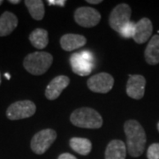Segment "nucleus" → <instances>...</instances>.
<instances>
[{
	"instance_id": "f257e3e1",
	"label": "nucleus",
	"mask_w": 159,
	"mask_h": 159,
	"mask_svg": "<svg viewBox=\"0 0 159 159\" xmlns=\"http://www.w3.org/2000/svg\"><path fill=\"white\" fill-rule=\"evenodd\" d=\"M124 131L126 136L127 152L133 157L142 156L147 142L146 133L142 125L134 119H129L124 124Z\"/></svg>"
},
{
	"instance_id": "f03ea898",
	"label": "nucleus",
	"mask_w": 159,
	"mask_h": 159,
	"mask_svg": "<svg viewBox=\"0 0 159 159\" xmlns=\"http://www.w3.org/2000/svg\"><path fill=\"white\" fill-rule=\"evenodd\" d=\"M72 124L80 128L98 129L102 125V118L96 110L81 107L74 111L70 116Z\"/></svg>"
},
{
	"instance_id": "7ed1b4c3",
	"label": "nucleus",
	"mask_w": 159,
	"mask_h": 159,
	"mask_svg": "<svg viewBox=\"0 0 159 159\" xmlns=\"http://www.w3.org/2000/svg\"><path fill=\"white\" fill-rule=\"evenodd\" d=\"M53 57L49 52L35 51L29 53L23 60V66L29 74L33 75H42L51 67Z\"/></svg>"
},
{
	"instance_id": "20e7f679",
	"label": "nucleus",
	"mask_w": 159,
	"mask_h": 159,
	"mask_svg": "<svg viewBox=\"0 0 159 159\" xmlns=\"http://www.w3.org/2000/svg\"><path fill=\"white\" fill-rule=\"evenodd\" d=\"M70 63L74 74L80 76H87L94 69V57L88 51H80L74 53L70 58Z\"/></svg>"
},
{
	"instance_id": "39448f33",
	"label": "nucleus",
	"mask_w": 159,
	"mask_h": 159,
	"mask_svg": "<svg viewBox=\"0 0 159 159\" xmlns=\"http://www.w3.org/2000/svg\"><path fill=\"white\" fill-rule=\"evenodd\" d=\"M56 138L57 133L53 129L48 128L39 131L33 136L30 142V147L32 151L37 155L44 154L51 148L52 143L56 141Z\"/></svg>"
},
{
	"instance_id": "423d86ee",
	"label": "nucleus",
	"mask_w": 159,
	"mask_h": 159,
	"mask_svg": "<svg viewBox=\"0 0 159 159\" xmlns=\"http://www.w3.org/2000/svg\"><path fill=\"white\" fill-rule=\"evenodd\" d=\"M36 111V106L30 100H23L11 103L6 110V117L10 120L28 119L32 117Z\"/></svg>"
},
{
	"instance_id": "0eeeda50",
	"label": "nucleus",
	"mask_w": 159,
	"mask_h": 159,
	"mask_svg": "<svg viewBox=\"0 0 159 159\" xmlns=\"http://www.w3.org/2000/svg\"><path fill=\"white\" fill-rule=\"evenodd\" d=\"M131 7L127 4H119L111 11L109 17V24L111 29L119 32L125 25L130 22Z\"/></svg>"
},
{
	"instance_id": "6e6552de",
	"label": "nucleus",
	"mask_w": 159,
	"mask_h": 159,
	"mask_svg": "<svg viewBox=\"0 0 159 159\" xmlns=\"http://www.w3.org/2000/svg\"><path fill=\"white\" fill-rule=\"evenodd\" d=\"M74 20L78 25L84 28H93L101 20L99 11L91 7H79L74 11Z\"/></svg>"
},
{
	"instance_id": "1a4fd4ad",
	"label": "nucleus",
	"mask_w": 159,
	"mask_h": 159,
	"mask_svg": "<svg viewBox=\"0 0 159 159\" xmlns=\"http://www.w3.org/2000/svg\"><path fill=\"white\" fill-rule=\"evenodd\" d=\"M88 88L93 92L105 94L111 90L114 85V79L107 73H100L91 76L87 82Z\"/></svg>"
},
{
	"instance_id": "9d476101",
	"label": "nucleus",
	"mask_w": 159,
	"mask_h": 159,
	"mask_svg": "<svg viewBox=\"0 0 159 159\" xmlns=\"http://www.w3.org/2000/svg\"><path fill=\"white\" fill-rule=\"evenodd\" d=\"M145 86L146 80L142 75H129L126 83V94L133 99H142L145 93Z\"/></svg>"
},
{
	"instance_id": "9b49d317",
	"label": "nucleus",
	"mask_w": 159,
	"mask_h": 159,
	"mask_svg": "<svg viewBox=\"0 0 159 159\" xmlns=\"http://www.w3.org/2000/svg\"><path fill=\"white\" fill-rule=\"evenodd\" d=\"M70 79L66 75H58L47 86L45 89V97L49 100H55L59 97L63 90L69 85Z\"/></svg>"
},
{
	"instance_id": "f8f14e48",
	"label": "nucleus",
	"mask_w": 159,
	"mask_h": 159,
	"mask_svg": "<svg viewBox=\"0 0 159 159\" xmlns=\"http://www.w3.org/2000/svg\"><path fill=\"white\" fill-rule=\"evenodd\" d=\"M153 32L152 22L148 18H142L135 24V32L133 39L134 42L142 44L146 43L148 38L151 36Z\"/></svg>"
},
{
	"instance_id": "ddd939ff",
	"label": "nucleus",
	"mask_w": 159,
	"mask_h": 159,
	"mask_svg": "<svg viewBox=\"0 0 159 159\" xmlns=\"http://www.w3.org/2000/svg\"><path fill=\"white\" fill-rule=\"evenodd\" d=\"M87 43L85 36L77 34H66L60 38V45L64 51H73L84 46Z\"/></svg>"
},
{
	"instance_id": "4468645a",
	"label": "nucleus",
	"mask_w": 159,
	"mask_h": 159,
	"mask_svg": "<svg viewBox=\"0 0 159 159\" xmlns=\"http://www.w3.org/2000/svg\"><path fill=\"white\" fill-rule=\"evenodd\" d=\"M105 159H125L126 146L120 140H112L109 142L105 149Z\"/></svg>"
},
{
	"instance_id": "2eb2a0df",
	"label": "nucleus",
	"mask_w": 159,
	"mask_h": 159,
	"mask_svg": "<svg viewBox=\"0 0 159 159\" xmlns=\"http://www.w3.org/2000/svg\"><path fill=\"white\" fill-rule=\"evenodd\" d=\"M18 18L11 11H6L0 16V36L10 34L17 28Z\"/></svg>"
},
{
	"instance_id": "dca6fc26",
	"label": "nucleus",
	"mask_w": 159,
	"mask_h": 159,
	"mask_svg": "<svg viewBox=\"0 0 159 159\" xmlns=\"http://www.w3.org/2000/svg\"><path fill=\"white\" fill-rule=\"evenodd\" d=\"M145 60L148 65H157L159 63V35L156 34L148 42L144 52Z\"/></svg>"
},
{
	"instance_id": "f3484780",
	"label": "nucleus",
	"mask_w": 159,
	"mask_h": 159,
	"mask_svg": "<svg viewBox=\"0 0 159 159\" xmlns=\"http://www.w3.org/2000/svg\"><path fill=\"white\" fill-rule=\"evenodd\" d=\"M29 41L34 48L43 50L49 43L47 30L43 29H35L29 34Z\"/></svg>"
},
{
	"instance_id": "a211bd4d",
	"label": "nucleus",
	"mask_w": 159,
	"mask_h": 159,
	"mask_svg": "<svg viewBox=\"0 0 159 159\" xmlns=\"http://www.w3.org/2000/svg\"><path fill=\"white\" fill-rule=\"evenodd\" d=\"M71 148L81 156H87L91 152L92 143L87 138L74 137L69 142Z\"/></svg>"
},
{
	"instance_id": "6ab92c4d",
	"label": "nucleus",
	"mask_w": 159,
	"mask_h": 159,
	"mask_svg": "<svg viewBox=\"0 0 159 159\" xmlns=\"http://www.w3.org/2000/svg\"><path fill=\"white\" fill-rule=\"evenodd\" d=\"M25 5L27 6L31 17L35 20H42L44 17L45 8L42 0H26Z\"/></svg>"
},
{
	"instance_id": "aec40b11",
	"label": "nucleus",
	"mask_w": 159,
	"mask_h": 159,
	"mask_svg": "<svg viewBox=\"0 0 159 159\" xmlns=\"http://www.w3.org/2000/svg\"><path fill=\"white\" fill-rule=\"evenodd\" d=\"M135 24L136 23L130 21L128 22L126 25H125L122 29H120L119 33L120 35L124 38H133L134 35V32H135Z\"/></svg>"
},
{
	"instance_id": "412c9836",
	"label": "nucleus",
	"mask_w": 159,
	"mask_h": 159,
	"mask_svg": "<svg viewBox=\"0 0 159 159\" xmlns=\"http://www.w3.org/2000/svg\"><path fill=\"white\" fill-rule=\"evenodd\" d=\"M147 157L148 159H159V143H153L148 147Z\"/></svg>"
},
{
	"instance_id": "4be33fe9",
	"label": "nucleus",
	"mask_w": 159,
	"mask_h": 159,
	"mask_svg": "<svg viewBox=\"0 0 159 159\" xmlns=\"http://www.w3.org/2000/svg\"><path fill=\"white\" fill-rule=\"evenodd\" d=\"M66 3V0H48V5L49 6H58L64 7Z\"/></svg>"
},
{
	"instance_id": "5701e85b",
	"label": "nucleus",
	"mask_w": 159,
	"mask_h": 159,
	"mask_svg": "<svg viewBox=\"0 0 159 159\" xmlns=\"http://www.w3.org/2000/svg\"><path fill=\"white\" fill-rule=\"evenodd\" d=\"M57 159H77L74 155L70 153H63L61 155H59V157H57Z\"/></svg>"
},
{
	"instance_id": "b1692460",
	"label": "nucleus",
	"mask_w": 159,
	"mask_h": 159,
	"mask_svg": "<svg viewBox=\"0 0 159 159\" xmlns=\"http://www.w3.org/2000/svg\"><path fill=\"white\" fill-rule=\"evenodd\" d=\"M102 2V0H88V1H87V3H89V4H93V5L101 4Z\"/></svg>"
},
{
	"instance_id": "393cba45",
	"label": "nucleus",
	"mask_w": 159,
	"mask_h": 159,
	"mask_svg": "<svg viewBox=\"0 0 159 159\" xmlns=\"http://www.w3.org/2000/svg\"><path fill=\"white\" fill-rule=\"evenodd\" d=\"M8 2H9L10 4H13V5H17V4H20V0H9Z\"/></svg>"
},
{
	"instance_id": "a878e982",
	"label": "nucleus",
	"mask_w": 159,
	"mask_h": 159,
	"mask_svg": "<svg viewBox=\"0 0 159 159\" xmlns=\"http://www.w3.org/2000/svg\"><path fill=\"white\" fill-rule=\"evenodd\" d=\"M2 4H3V0H0V6H1Z\"/></svg>"
},
{
	"instance_id": "bb28decb",
	"label": "nucleus",
	"mask_w": 159,
	"mask_h": 159,
	"mask_svg": "<svg viewBox=\"0 0 159 159\" xmlns=\"http://www.w3.org/2000/svg\"><path fill=\"white\" fill-rule=\"evenodd\" d=\"M157 129H158V131H159V122L157 123Z\"/></svg>"
},
{
	"instance_id": "cd10ccee",
	"label": "nucleus",
	"mask_w": 159,
	"mask_h": 159,
	"mask_svg": "<svg viewBox=\"0 0 159 159\" xmlns=\"http://www.w3.org/2000/svg\"><path fill=\"white\" fill-rule=\"evenodd\" d=\"M0 84H1V74H0Z\"/></svg>"
}]
</instances>
